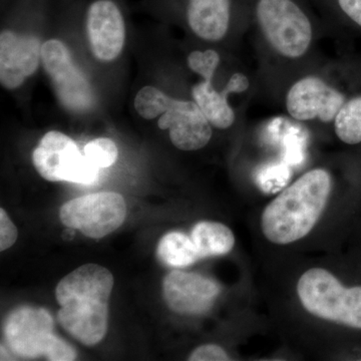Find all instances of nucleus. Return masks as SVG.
<instances>
[{"label": "nucleus", "mask_w": 361, "mask_h": 361, "mask_svg": "<svg viewBox=\"0 0 361 361\" xmlns=\"http://www.w3.org/2000/svg\"><path fill=\"white\" fill-rule=\"evenodd\" d=\"M114 287L111 271L97 264L80 266L61 280L56 288L59 305L73 299L109 301Z\"/></svg>", "instance_id": "15"}, {"label": "nucleus", "mask_w": 361, "mask_h": 361, "mask_svg": "<svg viewBox=\"0 0 361 361\" xmlns=\"http://www.w3.org/2000/svg\"><path fill=\"white\" fill-rule=\"evenodd\" d=\"M135 111L145 120L160 116L158 127L169 130L170 140L182 151L205 148L212 137L211 123L195 102L169 97L152 85L142 87L135 97Z\"/></svg>", "instance_id": "3"}, {"label": "nucleus", "mask_w": 361, "mask_h": 361, "mask_svg": "<svg viewBox=\"0 0 361 361\" xmlns=\"http://www.w3.org/2000/svg\"><path fill=\"white\" fill-rule=\"evenodd\" d=\"M4 336L16 355L35 358L44 355L54 337V319L44 308L21 306L7 317Z\"/></svg>", "instance_id": "9"}, {"label": "nucleus", "mask_w": 361, "mask_h": 361, "mask_svg": "<svg viewBox=\"0 0 361 361\" xmlns=\"http://www.w3.org/2000/svg\"><path fill=\"white\" fill-rule=\"evenodd\" d=\"M215 71H209L201 75L203 82L195 85L192 90L195 103L203 111L209 122L214 127L226 130L231 127L235 121V114L228 104V96L240 94L249 87V80L243 73H234L225 89L218 92L213 87L212 80Z\"/></svg>", "instance_id": "14"}, {"label": "nucleus", "mask_w": 361, "mask_h": 361, "mask_svg": "<svg viewBox=\"0 0 361 361\" xmlns=\"http://www.w3.org/2000/svg\"><path fill=\"white\" fill-rule=\"evenodd\" d=\"M188 360L191 361H228L231 355L217 344H204L192 351Z\"/></svg>", "instance_id": "22"}, {"label": "nucleus", "mask_w": 361, "mask_h": 361, "mask_svg": "<svg viewBox=\"0 0 361 361\" xmlns=\"http://www.w3.org/2000/svg\"><path fill=\"white\" fill-rule=\"evenodd\" d=\"M230 16L231 0H188V25L202 39H222L229 28Z\"/></svg>", "instance_id": "16"}, {"label": "nucleus", "mask_w": 361, "mask_h": 361, "mask_svg": "<svg viewBox=\"0 0 361 361\" xmlns=\"http://www.w3.org/2000/svg\"><path fill=\"white\" fill-rule=\"evenodd\" d=\"M42 44L39 37L4 30L0 33V82L16 90L39 70Z\"/></svg>", "instance_id": "10"}, {"label": "nucleus", "mask_w": 361, "mask_h": 361, "mask_svg": "<svg viewBox=\"0 0 361 361\" xmlns=\"http://www.w3.org/2000/svg\"><path fill=\"white\" fill-rule=\"evenodd\" d=\"M127 206L122 195L101 192L66 202L59 210L66 227L90 238L99 239L116 231L125 222Z\"/></svg>", "instance_id": "7"}, {"label": "nucleus", "mask_w": 361, "mask_h": 361, "mask_svg": "<svg viewBox=\"0 0 361 361\" xmlns=\"http://www.w3.org/2000/svg\"><path fill=\"white\" fill-rule=\"evenodd\" d=\"M32 161L39 174L49 182L92 185L101 170L87 160L71 137L56 130L42 137L33 151Z\"/></svg>", "instance_id": "5"}, {"label": "nucleus", "mask_w": 361, "mask_h": 361, "mask_svg": "<svg viewBox=\"0 0 361 361\" xmlns=\"http://www.w3.org/2000/svg\"><path fill=\"white\" fill-rule=\"evenodd\" d=\"M42 63L63 108L80 114L94 106L96 97L92 85L63 42L47 40L42 44Z\"/></svg>", "instance_id": "6"}, {"label": "nucleus", "mask_w": 361, "mask_h": 361, "mask_svg": "<svg viewBox=\"0 0 361 361\" xmlns=\"http://www.w3.org/2000/svg\"><path fill=\"white\" fill-rule=\"evenodd\" d=\"M190 235L201 259L227 255L236 245V237L231 228L216 221H200Z\"/></svg>", "instance_id": "17"}, {"label": "nucleus", "mask_w": 361, "mask_h": 361, "mask_svg": "<svg viewBox=\"0 0 361 361\" xmlns=\"http://www.w3.org/2000/svg\"><path fill=\"white\" fill-rule=\"evenodd\" d=\"M288 284L287 307L303 324L326 334L331 326L361 330V285L344 284L326 263L304 265Z\"/></svg>", "instance_id": "2"}, {"label": "nucleus", "mask_w": 361, "mask_h": 361, "mask_svg": "<svg viewBox=\"0 0 361 361\" xmlns=\"http://www.w3.org/2000/svg\"><path fill=\"white\" fill-rule=\"evenodd\" d=\"M344 13L361 26V0H338Z\"/></svg>", "instance_id": "24"}, {"label": "nucleus", "mask_w": 361, "mask_h": 361, "mask_svg": "<svg viewBox=\"0 0 361 361\" xmlns=\"http://www.w3.org/2000/svg\"><path fill=\"white\" fill-rule=\"evenodd\" d=\"M87 33L94 58L110 63L125 47L126 25L122 11L113 0H96L87 13Z\"/></svg>", "instance_id": "11"}, {"label": "nucleus", "mask_w": 361, "mask_h": 361, "mask_svg": "<svg viewBox=\"0 0 361 361\" xmlns=\"http://www.w3.org/2000/svg\"><path fill=\"white\" fill-rule=\"evenodd\" d=\"M334 194L329 170L304 173L263 207L257 225L262 241L276 249L310 245L329 227Z\"/></svg>", "instance_id": "1"}, {"label": "nucleus", "mask_w": 361, "mask_h": 361, "mask_svg": "<svg viewBox=\"0 0 361 361\" xmlns=\"http://www.w3.org/2000/svg\"><path fill=\"white\" fill-rule=\"evenodd\" d=\"M18 231L4 209H0V251L11 248L18 239Z\"/></svg>", "instance_id": "23"}, {"label": "nucleus", "mask_w": 361, "mask_h": 361, "mask_svg": "<svg viewBox=\"0 0 361 361\" xmlns=\"http://www.w3.org/2000/svg\"><path fill=\"white\" fill-rule=\"evenodd\" d=\"M59 322L78 341L87 346L103 341L108 331L109 301L73 299L61 304Z\"/></svg>", "instance_id": "13"}, {"label": "nucleus", "mask_w": 361, "mask_h": 361, "mask_svg": "<svg viewBox=\"0 0 361 361\" xmlns=\"http://www.w3.org/2000/svg\"><path fill=\"white\" fill-rule=\"evenodd\" d=\"M256 16L266 39L280 54L297 59L308 51L312 26L293 0H259Z\"/></svg>", "instance_id": "4"}, {"label": "nucleus", "mask_w": 361, "mask_h": 361, "mask_svg": "<svg viewBox=\"0 0 361 361\" xmlns=\"http://www.w3.org/2000/svg\"><path fill=\"white\" fill-rule=\"evenodd\" d=\"M47 360L71 361L77 360V353L63 339L54 334L44 353Z\"/></svg>", "instance_id": "21"}, {"label": "nucleus", "mask_w": 361, "mask_h": 361, "mask_svg": "<svg viewBox=\"0 0 361 361\" xmlns=\"http://www.w3.org/2000/svg\"><path fill=\"white\" fill-rule=\"evenodd\" d=\"M343 104L341 92L315 77L298 80L286 97L287 111L297 121L318 118L323 123L332 122Z\"/></svg>", "instance_id": "12"}, {"label": "nucleus", "mask_w": 361, "mask_h": 361, "mask_svg": "<svg viewBox=\"0 0 361 361\" xmlns=\"http://www.w3.org/2000/svg\"><path fill=\"white\" fill-rule=\"evenodd\" d=\"M334 129L338 139L345 144L361 142V97L342 106L334 118Z\"/></svg>", "instance_id": "19"}, {"label": "nucleus", "mask_w": 361, "mask_h": 361, "mask_svg": "<svg viewBox=\"0 0 361 361\" xmlns=\"http://www.w3.org/2000/svg\"><path fill=\"white\" fill-rule=\"evenodd\" d=\"M157 254L164 264L182 269L202 260L191 235L180 231L168 233L159 242Z\"/></svg>", "instance_id": "18"}, {"label": "nucleus", "mask_w": 361, "mask_h": 361, "mask_svg": "<svg viewBox=\"0 0 361 361\" xmlns=\"http://www.w3.org/2000/svg\"><path fill=\"white\" fill-rule=\"evenodd\" d=\"M221 292L222 287L216 280L192 271L175 269L164 279V299L178 314H205L212 310Z\"/></svg>", "instance_id": "8"}, {"label": "nucleus", "mask_w": 361, "mask_h": 361, "mask_svg": "<svg viewBox=\"0 0 361 361\" xmlns=\"http://www.w3.org/2000/svg\"><path fill=\"white\" fill-rule=\"evenodd\" d=\"M84 154L97 168L104 169L116 163L118 151L115 142L108 137H99L85 147Z\"/></svg>", "instance_id": "20"}]
</instances>
